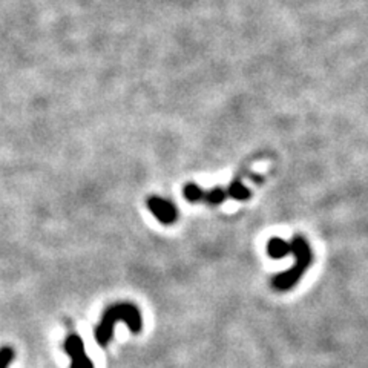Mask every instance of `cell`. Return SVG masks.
<instances>
[{"mask_svg": "<svg viewBox=\"0 0 368 368\" xmlns=\"http://www.w3.org/2000/svg\"><path fill=\"white\" fill-rule=\"evenodd\" d=\"M225 196H228V192L223 191V189H220V187H215L211 192H206L204 201L216 206V204H221L225 200Z\"/></svg>", "mask_w": 368, "mask_h": 368, "instance_id": "5", "label": "cell"}, {"mask_svg": "<svg viewBox=\"0 0 368 368\" xmlns=\"http://www.w3.org/2000/svg\"><path fill=\"white\" fill-rule=\"evenodd\" d=\"M14 359V350L11 347L0 348V368H8Z\"/></svg>", "mask_w": 368, "mask_h": 368, "instance_id": "7", "label": "cell"}, {"mask_svg": "<svg viewBox=\"0 0 368 368\" xmlns=\"http://www.w3.org/2000/svg\"><path fill=\"white\" fill-rule=\"evenodd\" d=\"M232 198H237V200H245L247 198L249 192L247 189H245L241 183H232V186L229 187V192H228Z\"/></svg>", "mask_w": 368, "mask_h": 368, "instance_id": "6", "label": "cell"}, {"mask_svg": "<svg viewBox=\"0 0 368 368\" xmlns=\"http://www.w3.org/2000/svg\"><path fill=\"white\" fill-rule=\"evenodd\" d=\"M65 352L71 357V368H94L92 361L84 353V344L79 336H69L65 342Z\"/></svg>", "mask_w": 368, "mask_h": 368, "instance_id": "2", "label": "cell"}, {"mask_svg": "<svg viewBox=\"0 0 368 368\" xmlns=\"http://www.w3.org/2000/svg\"><path fill=\"white\" fill-rule=\"evenodd\" d=\"M117 323H126L132 333H138L141 330V315L134 304H116L109 307L100 325L96 328V341L105 347L114 335V325Z\"/></svg>", "mask_w": 368, "mask_h": 368, "instance_id": "1", "label": "cell"}, {"mask_svg": "<svg viewBox=\"0 0 368 368\" xmlns=\"http://www.w3.org/2000/svg\"><path fill=\"white\" fill-rule=\"evenodd\" d=\"M183 194H184L186 200L191 203H200V201H204V198H206V192L203 191V189L198 187L194 183L186 184L183 189Z\"/></svg>", "mask_w": 368, "mask_h": 368, "instance_id": "4", "label": "cell"}, {"mask_svg": "<svg viewBox=\"0 0 368 368\" xmlns=\"http://www.w3.org/2000/svg\"><path fill=\"white\" fill-rule=\"evenodd\" d=\"M147 209L154 213L155 218L162 224H174L177 220L175 206L165 200V198L150 196L147 200Z\"/></svg>", "mask_w": 368, "mask_h": 368, "instance_id": "3", "label": "cell"}]
</instances>
